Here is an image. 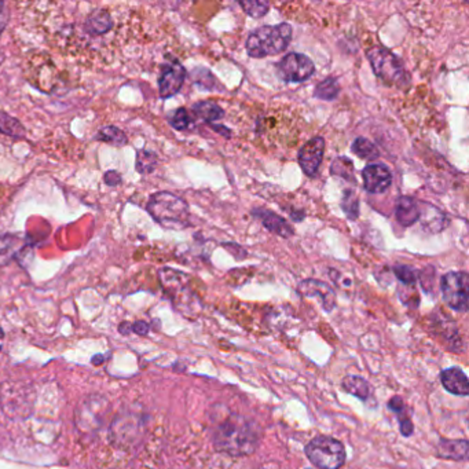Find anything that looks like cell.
<instances>
[{
    "label": "cell",
    "mask_w": 469,
    "mask_h": 469,
    "mask_svg": "<svg viewBox=\"0 0 469 469\" xmlns=\"http://www.w3.org/2000/svg\"><path fill=\"white\" fill-rule=\"evenodd\" d=\"M42 17L45 35L55 47L82 58H106L127 39L128 11L100 3H50Z\"/></svg>",
    "instance_id": "1"
},
{
    "label": "cell",
    "mask_w": 469,
    "mask_h": 469,
    "mask_svg": "<svg viewBox=\"0 0 469 469\" xmlns=\"http://www.w3.org/2000/svg\"><path fill=\"white\" fill-rule=\"evenodd\" d=\"M261 432L255 422L240 415L226 418L215 432V446L219 452L234 457L254 453L259 445Z\"/></svg>",
    "instance_id": "2"
},
{
    "label": "cell",
    "mask_w": 469,
    "mask_h": 469,
    "mask_svg": "<svg viewBox=\"0 0 469 469\" xmlns=\"http://www.w3.org/2000/svg\"><path fill=\"white\" fill-rule=\"evenodd\" d=\"M146 208L149 215L164 229L183 230L190 226V210L187 203L169 192H158L153 194Z\"/></svg>",
    "instance_id": "3"
},
{
    "label": "cell",
    "mask_w": 469,
    "mask_h": 469,
    "mask_svg": "<svg viewBox=\"0 0 469 469\" xmlns=\"http://www.w3.org/2000/svg\"><path fill=\"white\" fill-rule=\"evenodd\" d=\"M292 40V26L286 22L266 25L254 31L247 39V52L252 58H266L285 52Z\"/></svg>",
    "instance_id": "4"
},
{
    "label": "cell",
    "mask_w": 469,
    "mask_h": 469,
    "mask_svg": "<svg viewBox=\"0 0 469 469\" xmlns=\"http://www.w3.org/2000/svg\"><path fill=\"white\" fill-rule=\"evenodd\" d=\"M367 59L374 75L390 87H406L409 84V75L398 55L385 47L376 46L367 52Z\"/></svg>",
    "instance_id": "5"
},
{
    "label": "cell",
    "mask_w": 469,
    "mask_h": 469,
    "mask_svg": "<svg viewBox=\"0 0 469 469\" xmlns=\"http://www.w3.org/2000/svg\"><path fill=\"white\" fill-rule=\"evenodd\" d=\"M309 460L318 469H340L346 461L341 442L329 436H316L306 446Z\"/></svg>",
    "instance_id": "6"
},
{
    "label": "cell",
    "mask_w": 469,
    "mask_h": 469,
    "mask_svg": "<svg viewBox=\"0 0 469 469\" xmlns=\"http://www.w3.org/2000/svg\"><path fill=\"white\" fill-rule=\"evenodd\" d=\"M440 289L446 305L459 312L468 310L469 278L464 271H450L440 279Z\"/></svg>",
    "instance_id": "7"
},
{
    "label": "cell",
    "mask_w": 469,
    "mask_h": 469,
    "mask_svg": "<svg viewBox=\"0 0 469 469\" xmlns=\"http://www.w3.org/2000/svg\"><path fill=\"white\" fill-rule=\"evenodd\" d=\"M315 72L312 58L305 54L291 52L285 55L277 65V73L286 83H303L309 80Z\"/></svg>",
    "instance_id": "8"
},
{
    "label": "cell",
    "mask_w": 469,
    "mask_h": 469,
    "mask_svg": "<svg viewBox=\"0 0 469 469\" xmlns=\"http://www.w3.org/2000/svg\"><path fill=\"white\" fill-rule=\"evenodd\" d=\"M160 281L164 291L176 305H187L192 298H196L189 286V277L174 268H161Z\"/></svg>",
    "instance_id": "9"
},
{
    "label": "cell",
    "mask_w": 469,
    "mask_h": 469,
    "mask_svg": "<svg viewBox=\"0 0 469 469\" xmlns=\"http://www.w3.org/2000/svg\"><path fill=\"white\" fill-rule=\"evenodd\" d=\"M185 79L186 70L178 61H172L171 63L164 65L158 77L160 97L162 100H167L178 94L185 83Z\"/></svg>",
    "instance_id": "10"
},
{
    "label": "cell",
    "mask_w": 469,
    "mask_h": 469,
    "mask_svg": "<svg viewBox=\"0 0 469 469\" xmlns=\"http://www.w3.org/2000/svg\"><path fill=\"white\" fill-rule=\"evenodd\" d=\"M323 153H325V141L321 137L312 138L302 146L298 158L303 172L307 176L314 178L318 174L323 160Z\"/></svg>",
    "instance_id": "11"
},
{
    "label": "cell",
    "mask_w": 469,
    "mask_h": 469,
    "mask_svg": "<svg viewBox=\"0 0 469 469\" xmlns=\"http://www.w3.org/2000/svg\"><path fill=\"white\" fill-rule=\"evenodd\" d=\"M364 187L370 194L385 193L392 183V172L384 164H370L362 171Z\"/></svg>",
    "instance_id": "12"
},
{
    "label": "cell",
    "mask_w": 469,
    "mask_h": 469,
    "mask_svg": "<svg viewBox=\"0 0 469 469\" xmlns=\"http://www.w3.org/2000/svg\"><path fill=\"white\" fill-rule=\"evenodd\" d=\"M299 292L307 298H318L323 310L326 312H332L335 309V292L322 281L306 279L299 285Z\"/></svg>",
    "instance_id": "13"
},
{
    "label": "cell",
    "mask_w": 469,
    "mask_h": 469,
    "mask_svg": "<svg viewBox=\"0 0 469 469\" xmlns=\"http://www.w3.org/2000/svg\"><path fill=\"white\" fill-rule=\"evenodd\" d=\"M252 213H254V216H256L258 219H261L263 226L268 231H271V233H274V234H277L279 237L291 238L295 234V230L289 224V222L285 220L282 216L277 215L272 210H268V209L266 208H256Z\"/></svg>",
    "instance_id": "14"
},
{
    "label": "cell",
    "mask_w": 469,
    "mask_h": 469,
    "mask_svg": "<svg viewBox=\"0 0 469 469\" xmlns=\"http://www.w3.org/2000/svg\"><path fill=\"white\" fill-rule=\"evenodd\" d=\"M440 381L449 392L454 395H460V397L468 395V378L461 369L452 367V369L443 370L440 374Z\"/></svg>",
    "instance_id": "15"
},
{
    "label": "cell",
    "mask_w": 469,
    "mask_h": 469,
    "mask_svg": "<svg viewBox=\"0 0 469 469\" xmlns=\"http://www.w3.org/2000/svg\"><path fill=\"white\" fill-rule=\"evenodd\" d=\"M418 207H420V219L418 220H421L424 229L431 230L432 233H440L449 224V217L440 209H438L436 207L428 204V203H425V207L428 209L421 208V207H424L422 203H420Z\"/></svg>",
    "instance_id": "16"
},
{
    "label": "cell",
    "mask_w": 469,
    "mask_h": 469,
    "mask_svg": "<svg viewBox=\"0 0 469 469\" xmlns=\"http://www.w3.org/2000/svg\"><path fill=\"white\" fill-rule=\"evenodd\" d=\"M395 216L401 226L410 227L420 219V207H418L417 201L408 196L401 197L397 203Z\"/></svg>",
    "instance_id": "17"
},
{
    "label": "cell",
    "mask_w": 469,
    "mask_h": 469,
    "mask_svg": "<svg viewBox=\"0 0 469 469\" xmlns=\"http://www.w3.org/2000/svg\"><path fill=\"white\" fill-rule=\"evenodd\" d=\"M439 454L443 459L466 460L468 456L467 440H443L439 445Z\"/></svg>",
    "instance_id": "18"
},
{
    "label": "cell",
    "mask_w": 469,
    "mask_h": 469,
    "mask_svg": "<svg viewBox=\"0 0 469 469\" xmlns=\"http://www.w3.org/2000/svg\"><path fill=\"white\" fill-rule=\"evenodd\" d=\"M193 113L208 124H212L213 121H217L224 117V110L212 101H201L193 105Z\"/></svg>",
    "instance_id": "19"
},
{
    "label": "cell",
    "mask_w": 469,
    "mask_h": 469,
    "mask_svg": "<svg viewBox=\"0 0 469 469\" xmlns=\"http://www.w3.org/2000/svg\"><path fill=\"white\" fill-rule=\"evenodd\" d=\"M22 241L15 236L0 237V266L11 261L21 249Z\"/></svg>",
    "instance_id": "20"
},
{
    "label": "cell",
    "mask_w": 469,
    "mask_h": 469,
    "mask_svg": "<svg viewBox=\"0 0 469 469\" xmlns=\"http://www.w3.org/2000/svg\"><path fill=\"white\" fill-rule=\"evenodd\" d=\"M340 94V84L336 77H328L321 82L314 91V97L322 101H335Z\"/></svg>",
    "instance_id": "21"
},
{
    "label": "cell",
    "mask_w": 469,
    "mask_h": 469,
    "mask_svg": "<svg viewBox=\"0 0 469 469\" xmlns=\"http://www.w3.org/2000/svg\"><path fill=\"white\" fill-rule=\"evenodd\" d=\"M0 132L8 137L21 138L25 134V128L15 117L0 110Z\"/></svg>",
    "instance_id": "22"
},
{
    "label": "cell",
    "mask_w": 469,
    "mask_h": 469,
    "mask_svg": "<svg viewBox=\"0 0 469 469\" xmlns=\"http://www.w3.org/2000/svg\"><path fill=\"white\" fill-rule=\"evenodd\" d=\"M330 172H332V175H335L337 178H341L344 180L355 182L354 162L348 157H337L330 165Z\"/></svg>",
    "instance_id": "23"
},
{
    "label": "cell",
    "mask_w": 469,
    "mask_h": 469,
    "mask_svg": "<svg viewBox=\"0 0 469 469\" xmlns=\"http://www.w3.org/2000/svg\"><path fill=\"white\" fill-rule=\"evenodd\" d=\"M97 139L114 146H124L128 141L125 132L117 128L116 125H106L104 128H101L97 134Z\"/></svg>",
    "instance_id": "24"
},
{
    "label": "cell",
    "mask_w": 469,
    "mask_h": 469,
    "mask_svg": "<svg viewBox=\"0 0 469 469\" xmlns=\"http://www.w3.org/2000/svg\"><path fill=\"white\" fill-rule=\"evenodd\" d=\"M343 387L347 392L355 395L357 398H361L366 401L369 394H370V387L367 384V381L364 380L362 377L358 376H348L344 378L343 381Z\"/></svg>",
    "instance_id": "25"
},
{
    "label": "cell",
    "mask_w": 469,
    "mask_h": 469,
    "mask_svg": "<svg viewBox=\"0 0 469 469\" xmlns=\"http://www.w3.org/2000/svg\"><path fill=\"white\" fill-rule=\"evenodd\" d=\"M351 151L353 153H355L357 156L362 160H367V161H373L377 160L380 153L378 149L376 148V145L373 142H370L367 138L360 137L354 141V144L351 145Z\"/></svg>",
    "instance_id": "26"
},
{
    "label": "cell",
    "mask_w": 469,
    "mask_h": 469,
    "mask_svg": "<svg viewBox=\"0 0 469 469\" xmlns=\"http://www.w3.org/2000/svg\"><path fill=\"white\" fill-rule=\"evenodd\" d=\"M341 209L350 220H357L360 216V199L353 190H346L341 199Z\"/></svg>",
    "instance_id": "27"
},
{
    "label": "cell",
    "mask_w": 469,
    "mask_h": 469,
    "mask_svg": "<svg viewBox=\"0 0 469 469\" xmlns=\"http://www.w3.org/2000/svg\"><path fill=\"white\" fill-rule=\"evenodd\" d=\"M157 165V156L153 153V152H149V151H138V155H137V171L139 174H151L155 171Z\"/></svg>",
    "instance_id": "28"
},
{
    "label": "cell",
    "mask_w": 469,
    "mask_h": 469,
    "mask_svg": "<svg viewBox=\"0 0 469 469\" xmlns=\"http://www.w3.org/2000/svg\"><path fill=\"white\" fill-rule=\"evenodd\" d=\"M192 116L189 113V110H186L185 107H179L174 112V114L169 118V124L178 130V131H186L190 128L192 125Z\"/></svg>",
    "instance_id": "29"
},
{
    "label": "cell",
    "mask_w": 469,
    "mask_h": 469,
    "mask_svg": "<svg viewBox=\"0 0 469 469\" xmlns=\"http://www.w3.org/2000/svg\"><path fill=\"white\" fill-rule=\"evenodd\" d=\"M240 6L244 8L247 14H249L254 18H259L267 14L270 4L268 1H258V0H251V1H240Z\"/></svg>",
    "instance_id": "30"
},
{
    "label": "cell",
    "mask_w": 469,
    "mask_h": 469,
    "mask_svg": "<svg viewBox=\"0 0 469 469\" xmlns=\"http://www.w3.org/2000/svg\"><path fill=\"white\" fill-rule=\"evenodd\" d=\"M394 272L397 275V278L405 284V285H415L417 275L413 267L408 266V264H401V266H395L394 267Z\"/></svg>",
    "instance_id": "31"
},
{
    "label": "cell",
    "mask_w": 469,
    "mask_h": 469,
    "mask_svg": "<svg viewBox=\"0 0 469 469\" xmlns=\"http://www.w3.org/2000/svg\"><path fill=\"white\" fill-rule=\"evenodd\" d=\"M395 413H397L398 417H399V422H401V432H402V435H403V436H410L412 432H413V424H412L410 418L406 417V415H405V406H403L402 409L397 410Z\"/></svg>",
    "instance_id": "32"
},
{
    "label": "cell",
    "mask_w": 469,
    "mask_h": 469,
    "mask_svg": "<svg viewBox=\"0 0 469 469\" xmlns=\"http://www.w3.org/2000/svg\"><path fill=\"white\" fill-rule=\"evenodd\" d=\"M104 179L105 183L107 186H112V187H114V186H117V185L121 183V176H120V174L117 171H109V172H106Z\"/></svg>",
    "instance_id": "33"
},
{
    "label": "cell",
    "mask_w": 469,
    "mask_h": 469,
    "mask_svg": "<svg viewBox=\"0 0 469 469\" xmlns=\"http://www.w3.org/2000/svg\"><path fill=\"white\" fill-rule=\"evenodd\" d=\"M8 18H10V11L7 10L6 3L0 0V35L4 31V28H6L7 22H8Z\"/></svg>",
    "instance_id": "34"
},
{
    "label": "cell",
    "mask_w": 469,
    "mask_h": 469,
    "mask_svg": "<svg viewBox=\"0 0 469 469\" xmlns=\"http://www.w3.org/2000/svg\"><path fill=\"white\" fill-rule=\"evenodd\" d=\"M131 330L141 335V336H145L148 332H149V325L146 322H135L134 325H131Z\"/></svg>",
    "instance_id": "35"
},
{
    "label": "cell",
    "mask_w": 469,
    "mask_h": 469,
    "mask_svg": "<svg viewBox=\"0 0 469 469\" xmlns=\"http://www.w3.org/2000/svg\"><path fill=\"white\" fill-rule=\"evenodd\" d=\"M212 125V128L216 131V132H219L220 135H223L224 138H230L231 137V134H230V130L229 128H226V127H222V125H215V124H210Z\"/></svg>",
    "instance_id": "36"
},
{
    "label": "cell",
    "mask_w": 469,
    "mask_h": 469,
    "mask_svg": "<svg viewBox=\"0 0 469 469\" xmlns=\"http://www.w3.org/2000/svg\"><path fill=\"white\" fill-rule=\"evenodd\" d=\"M118 330H120L121 333H124V335H128V333L131 332V325H130V323H127V322H124V323H121V325H120Z\"/></svg>",
    "instance_id": "37"
},
{
    "label": "cell",
    "mask_w": 469,
    "mask_h": 469,
    "mask_svg": "<svg viewBox=\"0 0 469 469\" xmlns=\"http://www.w3.org/2000/svg\"><path fill=\"white\" fill-rule=\"evenodd\" d=\"M0 337H3V330L0 329Z\"/></svg>",
    "instance_id": "38"
}]
</instances>
